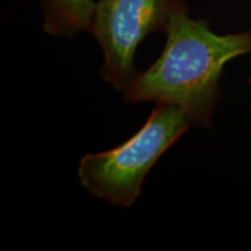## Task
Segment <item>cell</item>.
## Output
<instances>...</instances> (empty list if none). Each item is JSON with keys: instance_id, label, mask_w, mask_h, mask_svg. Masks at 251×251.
Here are the masks:
<instances>
[{"instance_id": "cell-1", "label": "cell", "mask_w": 251, "mask_h": 251, "mask_svg": "<svg viewBox=\"0 0 251 251\" xmlns=\"http://www.w3.org/2000/svg\"><path fill=\"white\" fill-rule=\"evenodd\" d=\"M163 52L151 67L136 74L122 91L127 102L174 105L191 122L211 127L219 81L229 61L251 52V29L219 35L206 20L188 15L179 0L172 12Z\"/></svg>"}, {"instance_id": "cell-2", "label": "cell", "mask_w": 251, "mask_h": 251, "mask_svg": "<svg viewBox=\"0 0 251 251\" xmlns=\"http://www.w3.org/2000/svg\"><path fill=\"white\" fill-rule=\"evenodd\" d=\"M191 124L180 108L158 103L146 124L126 142L107 151L87 153L80 159V184L112 205L130 207L139 198L144 178L155 163Z\"/></svg>"}, {"instance_id": "cell-3", "label": "cell", "mask_w": 251, "mask_h": 251, "mask_svg": "<svg viewBox=\"0 0 251 251\" xmlns=\"http://www.w3.org/2000/svg\"><path fill=\"white\" fill-rule=\"evenodd\" d=\"M179 0H99L90 33L103 54L100 74L113 89L124 91L136 76L134 59L150 33L168 29Z\"/></svg>"}, {"instance_id": "cell-4", "label": "cell", "mask_w": 251, "mask_h": 251, "mask_svg": "<svg viewBox=\"0 0 251 251\" xmlns=\"http://www.w3.org/2000/svg\"><path fill=\"white\" fill-rule=\"evenodd\" d=\"M43 29L52 36L71 37L78 31H90L97 2L94 0H39Z\"/></svg>"}]
</instances>
